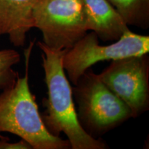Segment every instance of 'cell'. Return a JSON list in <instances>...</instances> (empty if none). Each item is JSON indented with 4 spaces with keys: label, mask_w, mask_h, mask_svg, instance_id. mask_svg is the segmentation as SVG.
I'll list each match as a JSON object with an SVG mask.
<instances>
[{
    "label": "cell",
    "mask_w": 149,
    "mask_h": 149,
    "mask_svg": "<svg viewBox=\"0 0 149 149\" xmlns=\"http://www.w3.org/2000/svg\"><path fill=\"white\" fill-rule=\"evenodd\" d=\"M42 52V67L47 97L42 101L44 111L41 114L46 129L59 137L64 133L71 149H107L109 146L100 139L88 135L78 121L72 87L62 66V58L67 50H55L42 42L37 43Z\"/></svg>",
    "instance_id": "cell-1"
},
{
    "label": "cell",
    "mask_w": 149,
    "mask_h": 149,
    "mask_svg": "<svg viewBox=\"0 0 149 149\" xmlns=\"http://www.w3.org/2000/svg\"><path fill=\"white\" fill-rule=\"evenodd\" d=\"M33 42L25 52L26 71L13 86L0 94V139L10 133L29 142L33 149H71L69 141L51 135L42 120L36 97L29 84V61Z\"/></svg>",
    "instance_id": "cell-2"
},
{
    "label": "cell",
    "mask_w": 149,
    "mask_h": 149,
    "mask_svg": "<svg viewBox=\"0 0 149 149\" xmlns=\"http://www.w3.org/2000/svg\"><path fill=\"white\" fill-rule=\"evenodd\" d=\"M72 96L77 104L78 121L95 139L115 129L130 118V108L117 97L89 68L74 85Z\"/></svg>",
    "instance_id": "cell-3"
},
{
    "label": "cell",
    "mask_w": 149,
    "mask_h": 149,
    "mask_svg": "<svg viewBox=\"0 0 149 149\" xmlns=\"http://www.w3.org/2000/svg\"><path fill=\"white\" fill-rule=\"evenodd\" d=\"M33 19L52 49H70L88 32L84 0H37Z\"/></svg>",
    "instance_id": "cell-4"
},
{
    "label": "cell",
    "mask_w": 149,
    "mask_h": 149,
    "mask_svg": "<svg viewBox=\"0 0 149 149\" xmlns=\"http://www.w3.org/2000/svg\"><path fill=\"white\" fill-rule=\"evenodd\" d=\"M149 36L134 33L128 30L118 40L109 45H100L99 38L93 31L87 33L62 58L63 68L72 84L87 70L99 61L116 59L148 54Z\"/></svg>",
    "instance_id": "cell-5"
},
{
    "label": "cell",
    "mask_w": 149,
    "mask_h": 149,
    "mask_svg": "<svg viewBox=\"0 0 149 149\" xmlns=\"http://www.w3.org/2000/svg\"><path fill=\"white\" fill-rule=\"evenodd\" d=\"M101 81L130 108L133 118L149 109L148 54L113 60L98 74Z\"/></svg>",
    "instance_id": "cell-6"
},
{
    "label": "cell",
    "mask_w": 149,
    "mask_h": 149,
    "mask_svg": "<svg viewBox=\"0 0 149 149\" xmlns=\"http://www.w3.org/2000/svg\"><path fill=\"white\" fill-rule=\"evenodd\" d=\"M37 0H0V36L8 35L15 47H23L33 28V10Z\"/></svg>",
    "instance_id": "cell-7"
},
{
    "label": "cell",
    "mask_w": 149,
    "mask_h": 149,
    "mask_svg": "<svg viewBox=\"0 0 149 149\" xmlns=\"http://www.w3.org/2000/svg\"><path fill=\"white\" fill-rule=\"evenodd\" d=\"M88 31L103 42H115L128 31V26L109 0H84Z\"/></svg>",
    "instance_id": "cell-8"
},
{
    "label": "cell",
    "mask_w": 149,
    "mask_h": 149,
    "mask_svg": "<svg viewBox=\"0 0 149 149\" xmlns=\"http://www.w3.org/2000/svg\"><path fill=\"white\" fill-rule=\"evenodd\" d=\"M128 26L149 27V0H109Z\"/></svg>",
    "instance_id": "cell-9"
},
{
    "label": "cell",
    "mask_w": 149,
    "mask_h": 149,
    "mask_svg": "<svg viewBox=\"0 0 149 149\" xmlns=\"http://www.w3.org/2000/svg\"><path fill=\"white\" fill-rule=\"evenodd\" d=\"M20 60L21 55L15 50H0V90H5L15 84L19 74L13 66Z\"/></svg>",
    "instance_id": "cell-10"
},
{
    "label": "cell",
    "mask_w": 149,
    "mask_h": 149,
    "mask_svg": "<svg viewBox=\"0 0 149 149\" xmlns=\"http://www.w3.org/2000/svg\"><path fill=\"white\" fill-rule=\"evenodd\" d=\"M10 139H0V149H33L31 145L23 139L16 143L9 142Z\"/></svg>",
    "instance_id": "cell-11"
}]
</instances>
